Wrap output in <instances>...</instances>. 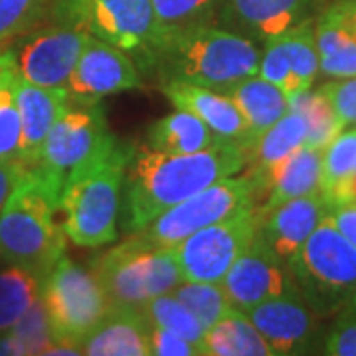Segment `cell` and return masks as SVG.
I'll use <instances>...</instances> for the list:
<instances>
[{
	"mask_svg": "<svg viewBox=\"0 0 356 356\" xmlns=\"http://www.w3.org/2000/svg\"><path fill=\"white\" fill-rule=\"evenodd\" d=\"M243 149L220 139L198 153L172 154L153 149L135 151L129 161L121 196V222L129 236L149 226L154 218L210 184L242 172Z\"/></svg>",
	"mask_w": 356,
	"mask_h": 356,
	"instance_id": "6da1fadb",
	"label": "cell"
},
{
	"mask_svg": "<svg viewBox=\"0 0 356 356\" xmlns=\"http://www.w3.org/2000/svg\"><path fill=\"white\" fill-rule=\"evenodd\" d=\"M261 50L220 24H198L159 40L151 64L161 81L178 79L202 88L228 91L245 77L257 76Z\"/></svg>",
	"mask_w": 356,
	"mask_h": 356,
	"instance_id": "7a4b0ae2",
	"label": "cell"
},
{
	"mask_svg": "<svg viewBox=\"0 0 356 356\" xmlns=\"http://www.w3.org/2000/svg\"><path fill=\"white\" fill-rule=\"evenodd\" d=\"M133 153L131 143L115 139L65 178L58 210L67 240L79 248H102L117 240L123 180Z\"/></svg>",
	"mask_w": 356,
	"mask_h": 356,
	"instance_id": "3957f363",
	"label": "cell"
},
{
	"mask_svg": "<svg viewBox=\"0 0 356 356\" xmlns=\"http://www.w3.org/2000/svg\"><path fill=\"white\" fill-rule=\"evenodd\" d=\"M60 196L26 168L24 177L0 210V259L46 277L65 254L64 228L56 222Z\"/></svg>",
	"mask_w": 356,
	"mask_h": 356,
	"instance_id": "277c9868",
	"label": "cell"
},
{
	"mask_svg": "<svg viewBox=\"0 0 356 356\" xmlns=\"http://www.w3.org/2000/svg\"><path fill=\"white\" fill-rule=\"evenodd\" d=\"M295 289L318 317L341 313L356 291V245L329 216L287 261Z\"/></svg>",
	"mask_w": 356,
	"mask_h": 356,
	"instance_id": "5b68a950",
	"label": "cell"
},
{
	"mask_svg": "<svg viewBox=\"0 0 356 356\" xmlns=\"http://www.w3.org/2000/svg\"><path fill=\"white\" fill-rule=\"evenodd\" d=\"M91 273L111 305L140 307L182 283L175 250L156 245L139 234L95 255Z\"/></svg>",
	"mask_w": 356,
	"mask_h": 356,
	"instance_id": "8992f818",
	"label": "cell"
},
{
	"mask_svg": "<svg viewBox=\"0 0 356 356\" xmlns=\"http://www.w3.org/2000/svg\"><path fill=\"white\" fill-rule=\"evenodd\" d=\"M54 344L81 348L109 311V299L95 275L62 257L44 277L40 295Z\"/></svg>",
	"mask_w": 356,
	"mask_h": 356,
	"instance_id": "52a82bcc",
	"label": "cell"
},
{
	"mask_svg": "<svg viewBox=\"0 0 356 356\" xmlns=\"http://www.w3.org/2000/svg\"><path fill=\"white\" fill-rule=\"evenodd\" d=\"M51 20L79 26L129 56L153 58L159 26L151 0H51Z\"/></svg>",
	"mask_w": 356,
	"mask_h": 356,
	"instance_id": "ba28073f",
	"label": "cell"
},
{
	"mask_svg": "<svg viewBox=\"0 0 356 356\" xmlns=\"http://www.w3.org/2000/svg\"><path fill=\"white\" fill-rule=\"evenodd\" d=\"M115 139L117 137L109 131L105 113L97 103L70 107L50 129L34 168L60 196L65 178L107 149Z\"/></svg>",
	"mask_w": 356,
	"mask_h": 356,
	"instance_id": "9c48e42d",
	"label": "cell"
},
{
	"mask_svg": "<svg viewBox=\"0 0 356 356\" xmlns=\"http://www.w3.org/2000/svg\"><path fill=\"white\" fill-rule=\"evenodd\" d=\"M259 222L257 206H250L172 245L182 281L220 283L234 261L254 242Z\"/></svg>",
	"mask_w": 356,
	"mask_h": 356,
	"instance_id": "30bf717a",
	"label": "cell"
},
{
	"mask_svg": "<svg viewBox=\"0 0 356 356\" xmlns=\"http://www.w3.org/2000/svg\"><path fill=\"white\" fill-rule=\"evenodd\" d=\"M257 206L255 191L248 177H226L198 194L165 210L139 232L140 238L156 245H177L191 234L238 214L243 208Z\"/></svg>",
	"mask_w": 356,
	"mask_h": 356,
	"instance_id": "8fae6325",
	"label": "cell"
},
{
	"mask_svg": "<svg viewBox=\"0 0 356 356\" xmlns=\"http://www.w3.org/2000/svg\"><path fill=\"white\" fill-rule=\"evenodd\" d=\"M89 36L79 26L51 20L14 50L18 76L42 88H65Z\"/></svg>",
	"mask_w": 356,
	"mask_h": 356,
	"instance_id": "7c38bea8",
	"label": "cell"
},
{
	"mask_svg": "<svg viewBox=\"0 0 356 356\" xmlns=\"http://www.w3.org/2000/svg\"><path fill=\"white\" fill-rule=\"evenodd\" d=\"M243 313L261 332L273 355L321 353L317 348H321L325 339L321 317L297 289L267 299Z\"/></svg>",
	"mask_w": 356,
	"mask_h": 356,
	"instance_id": "4fadbf2b",
	"label": "cell"
},
{
	"mask_svg": "<svg viewBox=\"0 0 356 356\" xmlns=\"http://www.w3.org/2000/svg\"><path fill=\"white\" fill-rule=\"evenodd\" d=\"M143 88V77L127 51L89 36L76 70L65 83L74 105H95L103 97Z\"/></svg>",
	"mask_w": 356,
	"mask_h": 356,
	"instance_id": "5bb4252c",
	"label": "cell"
},
{
	"mask_svg": "<svg viewBox=\"0 0 356 356\" xmlns=\"http://www.w3.org/2000/svg\"><path fill=\"white\" fill-rule=\"evenodd\" d=\"M232 305L240 311L295 289L289 267L269 250L257 234L220 281Z\"/></svg>",
	"mask_w": 356,
	"mask_h": 356,
	"instance_id": "9a60e30c",
	"label": "cell"
},
{
	"mask_svg": "<svg viewBox=\"0 0 356 356\" xmlns=\"http://www.w3.org/2000/svg\"><path fill=\"white\" fill-rule=\"evenodd\" d=\"M329 0H222L218 24L266 44L313 18Z\"/></svg>",
	"mask_w": 356,
	"mask_h": 356,
	"instance_id": "2e32d148",
	"label": "cell"
},
{
	"mask_svg": "<svg viewBox=\"0 0 356 356\" xmlns=\"http://www.w3.org/2000/svg\"><path fill=\"white\" fill-rule=\"evenodd\" d=\"M14 102L20 115V149L18 159L28 168L38 165L42 145L50 129L70 109L65 88H42L28 83L20 76L14 79Z\"/></svg>",
	"mask_w": 356,
	"mask_h": 356,
	"instance_id": "e0dca14e",
	"label": "cell"
},
{
	"mask_svg": "<svg viewBox=\"0 0 356 356\" xmlns=\"http://www.w3.org/2000/svg\"><path fill=\"white\" fill-rule=\"evenodd\" d=\"M318 74L356 77V0H332L315 18Z\"/></svg>",
	"mask_w": 356,
	"mask_h": 356,
	"instance_id": "ac0fdd59",
	"label": "cell"
},
{
	"mask_svg": "<svg viewBox=\"0 0 356 356\" xmlns=\"http://www.w3.org/2000/svg\"><path fill=\"white\" fill-rule=\"evenodd\" d=\"M331 204L321 192L299 196L275 206L259 218V236L281 261H289L318 224L329 216Z\"/></svg>",
	"mask_w": 356,
	"mask_h": 356,
	"instance_id": "d6986e66",
	"label": "cell"
},
{
	"mask_svg": "<svg viewBox=\"0 0 356 356\" xmlns=\"http://www.w3.org/2000/svg\"><path fill=\"white\" fill-rule=\"evenodd\" d=\"M161 89L166 95V99L177 109L200 117L220 139L234 140L242 149L245 147V140H248L245 119L226 91L202 88L188 81H178V79H165L161 83Z\"/></svg>",
	"mask_w": 356,
	"mask_h": 356,
	"instance_id": "ffe728a7",
	"label": "cell"
},
{
	"mask_svg": "<svg viewBox=\"0 0 356 356\" xmlns=\"http://www.w3.org/2000/svg\"><path fill=\"white\" fill-rule=\"evenodd\" d=\"M86 356H149V323L137 307L111 305L81 344Z\"/></svg>",
	"mask_w": 356,
	"mask_h": 356,
	"instance_id": "44dd1931",
	"label": "cell"
},
{
	"mask_svg": "<svg viewBox=\"0 0 356 356\" xmlns=\"http://www.w3.org/2000/svg\"><path fill=\"white\" fill-rule=\"evenodd\" d=\"M307 140V123L303 115L297 111H287L271 129L255 140L250 149H245V166L252 186L255 191V200L266 188V180L269 170L280 165L297 149H301Z\"/></svg>",
	"mask_w": 356,
	"mask_h": 356,
	"instance_id": "7402d4cb",
	"label": "cell"
},
{
	"mask_svg": "<svg viewBox=\"0 0 356 356\" xmlns=\"http://www.w3.org/2000/svg\"><path fill=\"white\" fill-rule=\"evenodd\" d=\"M321 163L323 151L303 145L287 159H283L280 165L273 166L267 175L264 188V192H267L266 202L257 206L259 218L287 200L318 192Z\"/></svg>",
	"mask_w": 356,
	"mask_h": 356,
	"instance_id": "603a6c76",
	"label": "cell"
},
{
	"mask_svg": "<svg viewBox=\"0 0 356 356\" xmlns=\"http://www.w3.org/2000/svg\"><path fill=\"white\" fill-rule=\"evenodd\" d=\"M229 97L238 105L240 113L248 125L245 149H250L267 129H271L283 115L289 111V99L277 86L269 83L259 76L245 77L229 88Z\"/></svg>",
	"mask_w": 356,
	"mask_h": 356,
	"instance_id": "cb8c5ba5",
	"label": "cell"
},
{
	"mask_svg": "<svg viewBox=\"0 0 356 356\" xmlns=\"http://www.w3.org/2000/svg\"><path fill=\"white\" fill-rule=\"evenodd\" d=\"M220 137L200 117L177 109L154 121L147 131V149L161 153L188 154L198 153L216 145Z\"/></svg>",
	"mask_w": 356,
	"mask_h": 356,
	"instance_id": "d4e9b609",
	"label": "cell"
},
{
	"mask_svg": "<svg viewBox=\"0 0 356 356\" xmlns=\"http://www.w3.org/2000/svg\"><path fill=\"white\" fill-rule=\"evenodd\" d=\"M200 350L202 356H273L261 332L236 307L204 332Z\"/></svg>",
	"mask_w": 356,
	"mask_h": 356,
	"instance_id": "484cf974",
	"label": "cell"
},
{
	"mask_svg": "<svg viewBox=\"0 0 356 356\" xmlns=\"http://www.w3.org/2000/svg\"><path fill=\"white\" fill-rule=\"evenodd\" d=\"M356 165V125L341 131L339 137L323 151L321 163V184L318 192L327 202L343 204L353 200L350 182Z\"/></svg>",
	"mask_w": 356,
	"mask_h": 356,
	"instance_id": "4316f807",
	"label": "cell"
},
{
	"mask_svg": "<svg viewBox=\"0 0 356 356\" xmlns=\"http://www.w3.org/2000/svg\"><path fill=\"white\" fill-rule=\"evenodd\" d=\"M280 46L291 76V95L309 91L318 76V51L315 40V18H309L273 38Z\"/></svg>",
	"mask_w": 356,
	"mask_h": 356,
	"instance_id": "83f0119b",
	"label": "cell"
},
{
	"mask_svg": "<svg viewBox=\"0 0 356 356\" xmlns=\"http://www.w3.org/2000/svg\"><path fill=\"white\" fill-rule=\"evenodd\" d=\"M42 277L22 267L8 266L0 271V334L13 331L34 307L42 295Z\"/></svg>",
	"mask_w": 356,
	"mask_h": 356,
	"instance_id": "f1b7e54d",
	"label": "cell"
},
{
	"mask_svg": "<svg viewBox=\"0 0 356 356\" xmlns=\"http://www.w3.org/2000/svg\"><path fill=\"white\" fill-rule=\"evenodd\" d=\"M289 109L303 115L307 123V147H313L318 151H325L332 140L339 137L343 131V123L332 109L329 97L317 89V91H303L287 97Z\"/></svg>",
	"mask_w": 356,
	"mask_h": 356,
	"instance_id": "f546056e",
	"label": "cell"
},
{
	"mask_svg": "<svg viewBox=\"0 0 356 356\" xmlns=\"http://www.w3.org/2000/svg\"><path fill=\"white\" fill-rule=\"evenodd\" d=\"M170 293L200 321L204 331H208L234 309L222 283L214 281H184V285L180 283Z\"/></svg>",
	"mask_w": 356,
	"mask_h": 356,
	"instance_id": "4dcf8cb0",
	"label": "cell"
},
{
	"mask_svg": "<svg viewBox=\"0 0 356 356\" xmlns=\"http://www.w3.org/2000/svg\"><path fill=\"white\" fill-rule=\"evenodd\" d=\"M151 2L159 26V40H161L184 28L214 24L222 0H151Z\"/></svg>",
	"mask_w": 356,
	"mask_h": 356,
	"instance_id": "1f68e13d",
	"label": "cell"
},
{
	"mask_svg": "<svg viewBox=\"0 0 356 356\" xmlns=\"http://www.w3.org/2000/svg\"><path fill=\"white\" fill-rule=\"evenodd\" d=\"M137 309L143 313V317H145V321L149 325L163 327V329H168V331L178 332L180 337L188 339L198 348L202 346L204 332L206 331H204V327L200 325V321L194 317L191 311L182 305L172 293L159 295V297L147 301L145 305L137 307Z\"/></svg>",
	"mask_w": 356,
	"mask_h": 356,
	"instance_id": "d6a6232c",
	"label": "cell"
},
{
	"mask_svg": "<svg viewBox=\"0 0 356 356\" xmlns=\"http://www.w3.org/2000/svg\"><path fill=\"white\" fill-rule=\"evenodd\" d=\"M51 0H0V46L30 32L48 14Z\"/></svg>",
	"mask_w": 356,
	"mask_h": 356,
	"instance_id": "836d02e7",
	"label": "cell"
},
{
	"mask_svg": "<svg viewBox=\"0 0 356 356\" xmlns=\"http://www.w3.org/2000/svg\"><path fill=\"white\" fill-rule=\"evenodd\" d=\"M18 70L0 76V161L18 159L20 149V115L14 102V79Z\"/></svg>",
	"mask_w": 356,
	"mask_h": 356,
	"instance_id": "e575fe53",
	"label": "cell"
},
{
	"mask_svg": "<svg viewBox=\"0 0 356 356\" xmlns=\"http://www.w3.org/2000/svg\"><path fill=\"white\" fill-rule=\"evenodd\" d=\"M13 332L18 337V341L24 344L26 355H46V350L54 344V341H51L48 317H46L42 299H38L24 317L14 325Z\"/></svg>",
	"mask_w": 356,
	"mask_h": 356,
	"instance_id": "d590c367",
	"label": "cell"
},
{
	"mask_svg": "<svg viewBox=\"0 0 356 356\" xmlns=\"http://www.w3.org/2000/svg\"><path fill=\"white\" fill-rule=\"evenodd\" d=\"M334 318L321 344V353L329 356H356V309L344 307Z\"/></svg>",
	"mask_w": 356,
	"mask_h": 356,
	"instance_id": "8d00e7d4",
	"label": "cell"
},
{
	"mask_svg": "<svg viewBox=\"0 0 356 356\" xmlns=\"http://www.w3.org/2000/svg\"><path fill=\"white\" fill-rule=\"evenodd\" d=\"M318 89L329 97L343 127L356 125V77L332 79Z\"/></svg>",
	"mask_w": 356,
	"mask_h": 356,
	"instance_id": "74e56055",
	"label": "cell"
},
{
	"mask_svg": "<svg viewBox=\"0 0 356 356\" xmlns=\"http://www.w3.org/2000/svg\"><path fill=\"white\" fill-rule=\"evenodd\" d=\"M149 341L153 356H202L196 344L163 327L149 325Z\"/></svg>",
	"mask_w": 356,
	"mask_h": 356,
	"instance_id": "f35d334b",
	"label": "cell"
},
{
	"mask_svg": "<svg viewBox=\"0 0 356 356\" xmlns=\"http://www.w3.org/2000/svg\"><path fill=\"white\" fill-rule=\"evenodd\" d=\"M28 166L20 159H4L0 161V210L4 208L6 200L10 198L14 188L24 177Z\"/></svg>",
	"mask_w": 356,
	"mask_h": 356,
	"instance_id": "ab89813d",
	"label": "cell"
},
{
	"mask_svg": "<svg viewBox=\"0 0 356 356\" xmlns=\"http://www.w3.org/2000/svg\"><path fill=\"white\" fill-rule=\"evenodd\" d=\"M329 220L348 242L356 245V200L331 206Z\"/></svg>",
	"mask_w": 356,
	"mask_h": 356,
	"instance_id": "60d3db41",
	"label": "cell"
},
{
	"mask_svg": "<svg viewBox=\"0 0 356 356\" xmlns=\"http://www.w3.org/2000/svg\"><path fill=\"white\" fill-rule=\"evenodd\" d=\"M0 355H26L24 344L18 341L13 331L0 334Z\"/></svg>",
	"mask_w": 356,
	"mask_h": 356,
	"instance_id": "b9f144b4",
	"label": "cell"
},
{
	"mask_svg": "<svg viewBox=\"0 0 356 356\" xmlns=\"http://www.w3.org/2000/svg\"><path fill=\"white\" fill-rule=\"evenodd\" d=\"M16 72V51L0 50V76Z\"/></svg>",
	"mask_w": 356,
	"mask_h": 356,
	"instance_id": "7bdbcfd3",
	"label": "cell"
},
{
	"mask_svg": "<svg viewBox=\"0 0 356 356\" xmlns=\"http://www.w3.org/2000/svg\"><path fill=\"white\" fill-rule=\"evenodd\" d=\"M350 196H353V200H356V165H355V170H353V182H350Z\"/></svg>",
	"mask_w": 356,
	"mask_h": 356,
	"instance_id": "ee69618b",
	"label": "cell"
},
{
	"mask_svg": "<svg viewBox=\"0 0 356 356\" xmlns=\"http://www.w3.org/2000/svg\"><path fill=\"white\" fill-rule=\"evenodd\" d=\"M348 309H356V291H355V295H353V299H350V301H348Z\"/></svg>",
	"mask_w": 356,
	"mask_h": 356,
	"instance_id": "f6af8a7d",
	"label": "cell"
}]
</instances>
